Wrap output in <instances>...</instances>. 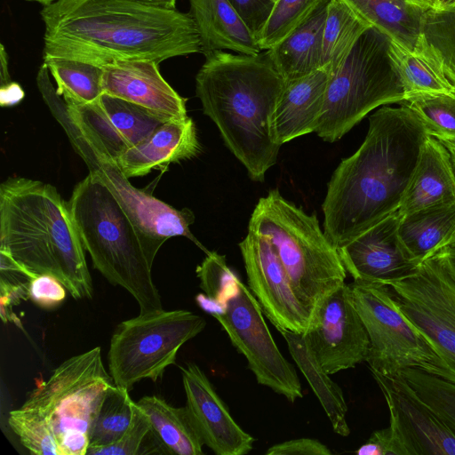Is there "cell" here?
<instances>
[{
    "label": "cell",
    "instance_id": "obj_1",
    "mask_svg": "<svg viewBox=\"0 0 455 455\" xmlns=\"http://www.w3.org/2000/svg\"><path fill=\"white\" fill-rule=\"evenodd\" d=\"M44 58L104 67L201 52L189 13L127 0H58L43 6Z\"/></svg>",
    "mask_w": 455,
    "mask_h": 455
},
{
    "label": "cell",
    "instance_id": "obj_2",
    "mask_svg": "<svg viewBox=\"0 0 455 455\" xmlns=\"http://www.w3.org/2000/svg\"><path fill=\"white\" fill-rule=\"evenodd\" d=\"M428 136L403 102L370 116L363 142L332 173L322 205L323 232L337 249L398 211Z\"/></svg>",
    "mask_w": 455,
    "mask_h": 455
},
{
    "label": "cell",
    "instance_id": "obj_3",
    "mask_svg": "<svg viewBox=\"0 0 455 455\" xmlns=\"http://www.w3.org/2000/svg\"><path fill=\"white\" fill-rule=\"evenodd\" d=\"M284 84L267 51L253 55L215 51L205 56L196 76L204 114L254 181H263L277 161L281 145L272 120Z\"/></svg>",
    "mask_w": 455,
    "mask_h": 455
},
{
    "label": "cell",
    "instance_id": "obj_4",
    "mask_svg": "<svg viewBox=\"0 0 455 455\" xmlns=\"http://www.w3.org/2000/svg\"><path fill=\"white\" fill-rule=\"evenodd\" d=\"M0 250L36 275L54 276L74 299H92L84 248L68 203L53 186L27 178L1 184Z\"/></svg>",
    "mask_w": 455,
    "mask_h": 455
},
{
    "label": "cell",
    "instance_id": "obj_5",
    "mask_svg": "<svg viewBox=\"0 0 455 455\" xmlns=\"http://www.w3.org/2000/svg\"><path fill=\"white\" fill-rule=\"evenodd\" d=\"M68 206L94 267L131 293L140 313L163 309L151 274L156 252L103 182L89 173L75 187Z\"/></svg>",
    "mask_w": 455,
    "mask_h": 455
},
{
    "label": "cell",
    "instance_id": "obj_6",
    "mask_svg": "<svg viewBox=\"0 0 455 455\" xmlns=\"http://www.w3.org/2000/svg\"><path fill=\"white\" fill-rule=\"evenodd\" d=\"M248 229L270 241L311 315L328 293L345 283L347 271L338 249L322 231L316 215L307 214L278 189L259 198Z\"/></svg>",
    "mask_w": 455,
    "mask_h": 455
},
{
    "label": "cell",
    "instance_id": "obj_7",
    "mask_svg": "<svg viewBox=\"0 0 455 455\" xmlns=\"http://www.w3.org/2000/svg\"><path fill=\"white\" fill-rule=\"evenodd\" d=\"M405 100L391 52V39L368 28L337 65L326 89L315 132L328 142L340 140L371 111Z\"/></svg>",
    "mask_w": 455,
    "mask_h": 455
},
{
    "label": "cell",
    "instance_id": "obj_8",
    "mask_svg": "<svg viewBox=\"0 0 455 455\" xmlns=\"http://www.w3.org/2000/svg\"><path fill=\"white\" fill-rule=\"evenodd\" d=\"M112 384L101 348L96 347L61 363L48 380L33 389L21 407L48 420L60 455H86L93 423Z\"/></svg>",
    "mask_w": 455,
    "mask_h": 455
},
{
    "label": "cell",
    "instance_id": "obj_9",
    "mask_svg": "<svg viewBox=\"0 0 455 455\" xmlns=\"http://www.w3.org/2000/svg\"><path fill=\"white\" fill-rule=\"evenodd\" d=\"M205 320L191 311L140 313L122 322L110 339L108 370L115 385L129 391L141 379H160L180 348L198 335Z\"/></svg>",
    "mask_w": 455,
    "mask_h": 455
},
{
    "label": "cell",
    "instance_id": "obj_10",
    "mask_svg": "<svg viewBox=\"0 0 455 455\" xmlns=\"http://www.w3.org/2000/svg\"><path fill=\"white\" fill-rule=\"evenodd\" d=\"M349 287L369 336L371 371L392 376L418 368L455 383V372L399 310L388 285L354 281Z\"/></svg>",
    "mask_w": 455,
    "mask_h": 455
},
{
    "label": "cell",
    "instance_id": "obj_11",
    "mask_svg": "<svg viewBox=\"0 0 455 455\" xmlns=\"http://www.w3.org/2000/svg\"><path fill=\"white\" fill-rule=\"evenodd\" d=\"M210 315L220 323L233 346L246 358L259 384L291 403L303 396L296 370L279 351L259 303L236 275L226 287L217 308Z\"/></svg>",
    "mask_w": 455,
    "mask_h": 455
},
{
    "label": "cell",
    "instance_id": "obj_12",
    "mask_svg": "<svg viewBox=\"0 0 455 455\" xmlns=\"http://www.w3.org/2000/svg\"><path fill=\"white\" fill-rule=\"evenodd\" d=\"M387 285L399 310L455 372V283L440 256L434 252Z\"/></svg>",
    "mask_w": 455,
    "mask_h": 455
},
{
    "label": "cell",
    "instance_id": "obj_13",
    "mask_svg": "<svg viewBox=\"0 0 455 455\" xmlns=\"http://www.w3.org/2000/svg\"><path fill=\"white\" fill-rule=\"evenodd\" d=\"M304 336L330 375L366 362L370 339L349 284L337 287L317 304Z\"/></svg>",
    "mask_w": 455,
    "mask_h": 455
},
{
    "label": "cell",
    "instance_id": "obj_14",
    "mask_svg": "<svg viewBox=\"0 0 455 455\" xmlns=\"http://www.w3.org/2000/svg\"><path fill=\"white\" fill-rule=\"evenodd\" d=\"M239 248L247 275L248 287L263 313L277 329L305 333L310 311L296 294L291 279L270 241L248 229Z\"/></svg>",
    "mask_w": 455,
    "mask_h": 455
},
{
    "label": "cell",
    "instance_id": "obj_15",
    "mask_svg": "<svg viewBox=\"0 0 455 455\" xmlns=\"http://www.w3.org/2000/svg\"><path fill=\"white\" fill-rule=\"evenodd\" d=\"M371 372L386 400L399 455H455V434L401 373Z\"/></svg>",
    "mask_w": 455,
    "mask_h": 455
},
{
    "label": "cell",
    "instance_id": "obj_16",
    "mask_svg": "<svg viewBox=\"0 0 455 455\" xmlns=\"http://www.w3.org/2000/svg\"><path fill=\"white\" fill-rule=\"evenodd\" d=\"M87 167L89 173L96 175L110 190L156 253L167 239L174 236H185L208 251L190 231L189 227L195 220L190 210H177L135 188L116 162L105 159L98 153L96 161Z\"/></svg>",
    "mask_w": 455,
    "mask_h": 455
},
{
    "label": "cell",
    "instance_id": "obj_17",
    "mask_svg": "<svg viewBox=\"0 0 455 455\" xmlns=\"http://www.w3.org/2000/svg\"><path fill=\"white\" fill-rule=\"evenodd\" d=\"M398 211L338 248L343 266L354 281L387 284L413 273L419 263L398 235Z\"/></svg>",
    "mask_w": 455,
    "mask_h": 455
},
{
    "label": "cell",
    "instance_id": "obj_18",
    "mask_svg": "<svg viewBox=\"0 0 455 455\" xmlns=\"http://www.w3.org/2000/svg\"><path fill=\"white\" fill-rule=\"evenodd\" d=\"M186 409L204 445L217 455H244L254 438L235 421L204 371L195 363L180 366Z\"/></svg>",
    "mask_w": 455,
    "mask_h": 455
},
{
    "label": "cell",
    "instance_id": "obj_19",
    "mask_svg": "<svg viewBox=\"0 0 455 455\" xmlns=\"http://www.w3.org/2000/svg\"><path fill=\"white\" fill-rule=\"evenodd\" d=\"M158 65L153 60H120L102 67L103 93L171 119L187 117L186 99L164 80Z\"/></svg>",
    "mask_w": 455,
    "mask_h": 455
},
{
    "label": "cell",
    "instance_id": "obj_20",
    "mask_svg": "<svg viewBox=\"0 0 455 455\" xmlns=\"http://www.w3.org/2000/svg\"><path fill=\"white\" fill-rule=\"evenodd\" d=\"M331 65L299 78L285 81L276 103L272 128L281 146L302 135L315 132L321 116Z\"/></svg>",
    "mask_w": 455,
    "mask_h": 455
},
{
    "label": "cell",
    "instance_id": "obj_21",
    "mask_svg": "<svg viewBox=\"0 0 455 455\" xmlns=\"http://www.w3.org/2000/svg\"><path fill=\"white\" fill-rule=\"evenodd\" d=\"M200 151L196 124L187 116L171 119L157 127L147 139L126 149L116 164L130 179L190 159Z\"/></svg>",
    "mask_w": 455,
    "mask_h": 455
},
{
    "label": "cell",
    "instance_id": "obj_22",
    "mask_svg": "<svg viewBox=\"0 0 455 455\" xmlns=\"http://www.w3.org/2000/svg\"><path fill=\"white\" fill-rule=\"evenodd\" d=\"M189 4L188 13L204 56L223 50L249 55L261 52L257 38L229 0H189Z\"/></svg>",
    "mask_w": 455,
    "mask_h": 455
},
{
    "label": "cell",
    "instance_id": "obj_23",
    "mask_svg": "<svg viewBox=\"0 0 455 455\" xmlns=\"http://www.w3.org/2000/svg\"><path fill=\"white\" fill-rule=\"evenodd\" d=\"M455 203V172L447 148L435 137L425 140L398 212L401 216Z\"/></svg>",
    "mask_w": 455,
    "mask_h": 455
},
{
    "label": "cell",
    "instance_id": "obj_24",
    "mask_svg": "<svg viewBox=\"0 0 455 455\" xmlns=\"http://www.w3.org/2000/svg\"><path fill=\"white\" fill-rule=\"evenodd\" d=\"M330 0H323L311 15L276 45L267 50L285 81L323 67V35Z\"/></svg>",
    "mask_w": 455,
    "mask_h": 455
},
{
    "label": "cell",
    "instance_id": "obj_25",
    "mask_svg": "<svg viewBox=\"0 0 455 455\" xmlns=\"http://www.w3.org/2000/svg\"><path fill=\"white\" fill-rule=\"evenodd\" d=\"M371 26L415 52L421 40L425 9L412 0H341Z\"/></svg>",
    "mask_w": 455,
    "mask_h": 455
},
{
    "label": "cell",
    "instance_id": "obj_26",
    "mask_svg": "<svg viewBox=\"0 0 455 455\" xmlns=\"http://www.w3.org/2000/svg\"><path fill=\"white\" fill-rule=\"evenodd\" d=\"M279 332L284 338L291 357L321 403L334 432L347 436L350 433L347 422V407L341 388L319 364L304 333L288 330H281Z\"/></svg>",
    "mask_w": 455,
    "mask_h": 455
},
{
    "label": "cell",
    "instance_id": "obj_27",
    "mask_svg": "<svg viewBox=\"0 0 455 455\" xmlns=\"http://www.w3.org/2000/svg\"><path fill=\"white\" fill-rule=\"evenodd\" d=\"M455 228V203L400 215L398 235L411 255L420 263L443 246Z\"/></svg>",
    "mask_w": 455,
    "mask_h": 455
},
{
    "label": "cell",
    "instance_id": "obj_28",
    "mask_svg": "<svg viewBox=\"0 0 455 455\" xmlns=\"http://www.w3.org/2000/svg\"><path fill=\"white\" fill-rule=\"evenodd\" d=\"M137 403L169 454H204V443L185 406L174 407L156 395L143 396Z\"/></svg>",
    "mask_w": 455,
    "mask_h": 455
},
{
    "label": "cell",
    "instance_id": "obj_29",
    "mask_svg": "<svg viewBox=\"0 0 455 455\" xmlns=\"http://www.w3.org/2000/svg\"><path fill=\"white\" fill-rule=\"evenodd\" d=\"M391 52L403 84L405 100L417 94H455V86L421 42L411 52L391 40Z\"/></svg>",
    "mask_w": 455,
    "mask_h": 455
},
{
    "label": "cell",
    "instance_id": "obj_30",
    "mask_svg": "<svg viewBox=\"0 0 455 455\" xmlns=\"http://www.w3.org/2000/svg\"><path fill=\"white\" fill-rule=\"evenodd\" d=\"M68 111L82 134L91 142L98 155L117 162L130 148L101 107L100 100L92 103L65 100Z\"/></svg>",
    "mask_w": 455,
    "mask_h": 455
},
{
    "label": "cell",
    "instance_id": "obj_31",
    "mask_svg": "<svg viewBox=\"0 0 455 455\" xmlns=\"http://www.w3.org/2000/svg\"><path fill=\"white\" fill-rule=\"evenodd\" d=\"M65 100L78 103L98 101L103 94V68L95 64L66 58H44Z\"/></svg>",
    "mask_w": 455,
    "mask_h": 455
},
{
    "label": "cell",
    "instance_id": "obj_32",
    "mask_svg": "<svg viewBox=\"0 0 455 455\" xmlns=\"http://www.w3.org/2000/svg\"><path fill=\"white\" fill-rule=\"evenodd\" d=\"M371 26L341 0H330L323 35V67L337 65Z\"/></svg>",
    "mask_w": 455,
    "mask_h": 455
},
{
    "label": "cell",
    "instance_id": "obj_33",
    "mask_svg": "<svg viewBox=\"0 0 455 455\" xmlns=\"http://www.w3.org/2000/svg\"><path fill=\"white\" fill-rule=\"evenodd\" d=\"M135 405L128 389L112 384L104 395L93 423L89 447L117 442L132 423Z\"/></svg>",
    "mask_w": 455,
    "mask_h": 455
},
{
    "label": "cell",
    "instance_id": "obj_34",
    "mask_svg": "<svg viewBox=\"0 0 455 455\" xmlns=\"http://www.w3.org/2000/svg\"><path fill=\"white\" fill-rule=\"evenodd\" d=\"M420 42L455 86V4L426 10Z\"/></svg>",
    "mask_w": 455,
    "mask_h": 455
},
{
    "label": "cell",
    "instance_id": "obj_35",
    "mask_svg": "<svg viewBox=\"0 0 455 455\" xmlns=\"http://www.w3.org/2000/svg\"><path fill=\"white\" fill-rule=\"evenodd\" d=\"M100 103L130 147L147 139L171 118L138 104L103 93Z\"/></svg>",
    "mask_w": 455,
    "mask_h": 455
},
{
    "label": "cell",
    "instance_id": "obj_36",
    "mask_svg": "<svg viewBox=\"0 0 455 455\" xmlns=\"http://www.w3.org/2000/svg\"><path fill=\"white\" fill-rule=\"evenodd\" d=\"M400 373L455 434V383L418 368H406Z\"/></svg>",
    "mask_w": 455,
    "mask_h": 455
},
{
    "label": "cell",
    "instance_id": "obj_37",
    "mask_svg": "<svg viewBox=\"0 0 455 455\" xmlns=\"http://www.w3.org/2000/svg\"><path fill=\"white\" fill-rule=\"evenodd\" d=\"M403 103L415 113L430 136L438 140H455V94H417Z\"/></svg>",
    "mask_w": 455,
    "mask_h": 455
},
{
    "label": "cell",
    "instance_id": "obj_38",
    "mask_svg": "<svg viewBox=\"0 0 455 455\" xmlns=\"http://www.w3.org/2000/svg\"><path fill=\"white\" fill-rule=\"evenodd\" d=\"M323 0H275L258 37L261 51L276 45L316 9Z\"/></svg>",
    "mask_w": 455,
    "mask_h": 455
},
{
    "label": "cell",
    "instance_id": "obj_39",
    "mask_svg": "<svg viewBox=\"0 0 455 455\" xmlns=\"http://www.w3.org/2000/svg\"><path fill=\"white\" fill-rule=\"evenodd\" d=\"M8 424L21 444L32 454L60 455L50 423L37 411L23 407L11 411Z\"/></svg>",
    "mask_w": 455,
    "mask_h": 455
},
{
    "label": "cell",
    "instance_id": "obj_40",
    "mask_svg": "<svg viewBox=\"0 0 455 455\" xmlns=\"http://www.w3.org/2000/svg\"><path fill=\"white\" fill-rule=\"evenodd\" d=\"M36 275L17 262L8 252L0 250V305H12L28 299L29 285Z\"/></svg>",
    "mask_w": 455,
    "mask_h": 455
},
{
    "label": "cell",
    "instance_id": "obj_41",
    "mask_svg": "<svg viewBox=\"0 0 455 455\" xmlns=\"http://www.w3.org/2000/svg\"><path fill=\"white\" fill-rule=\"evenodd\" d=\"M151 429L147 414L136 402L132 423L124 435L112 444L89 447L86 455H140Z\"/></svg>",
    "mask_w": 455,
    "mask_h": 455
},
{
    "label": "cell",
    "instance_id": "obj_42",
    "mask_svg": "<svg viewBox=\"0 0 455 455\" xmlns=\"http://www.w3.org/2000/svg\"><path fill=\"white\" fill-rule=\"evenodd\" d=\"M67 291L66 287L54 276L39 275L30 283L28 298L41 307L52 308L65 299Z\"/></svg>",
    "mask_w": 455,
    "mask_h": 455
},
{
    "label": "cell",
    "instance_id": "obj_43",
    "mask_svg": "<svg viewBox=\"0 0 455 455\" xmlns=\"http://www.w3.org/2000/svg\"><path fill=\"white\" fill-rule=\"evenodd\" d=\"M257 38L270 13L272 0H229ZM259 44V43H258Z\"/></svg>",
    "mask_w": 455,
    "mask_h": 455
},
{
    "label": "cell",
    "instance_id": "obj_44",
    "mask_svg": "<svg viewBox=\"0 0 455 455\" xmlns=\"http://www.w3.org/2000/svg\"><path fill=\"white\" fill-rule=\"evenodd\" d=\"M267 455H331V450L318 440L298 438L276 443L266 451Z\"/></svg>",
    "mask_w": 455,
    "mask_h": 455
},
{
    "label": "cell",
    "instance_id": "obj_45",
    "mask_svg": "<svg viewBox=\"0 0 455 455\" xmlns=\"http://www.w3.org/2000/svg\"><path fill=\"white\" fill-rule=\"evenodd\" d=\"M358 455H399L390 427L374 431L370 438L360 446Z\"/></svg>",
    "mask_w": 455,
    "mask_h": 455
},
{
    "label": "cell",
    "instance_id": "obj_46",
    "mask_svg": "<svg viewBox=\"0 0 455 455\" xmlns=\"http://www.w3.org/2000/svg\"><path fill=\"white\" fill-rule=\"evenodd\" d=\"M24 97L21 87L13 82L1 86L0 103L3 107L12 106L19 103Z\"/></svg>",
    "mask_w": 455,
    "mask_h": 455
},
{
    "label": "cell",
    "instance_id": "obj_47",
    "mask_svg": "<svg viewBox=\"0 0 455 455\" xmlns=\"http://www.w3.org/2000/svg\"><path fill=\"white\" fill-rule=\"evenodd\" d=\"M442 259L455 283V242L450 243L435 251Z\"/></svg>",
    "mask_w": 455,
    "mask_h": 455
},
{
    "label": "cell",
    "instance_id": "obj_48",
    "mask_svg": "<svg viewBox=\"0 0 455 455\" xmlns=\"http://www.w3.org/2000/svg\"><path fill=\"white\" fill-rule=\"evenodd\" d=\"M0 62H1V68H0V81H1V86H4L5 84H10L11 77L8 71V55L5 52L4 46L1 44H0Z\"/></svg>",
    "mask_w": 455,
    "mask_h": 455
},
{
    "label": "cell",
    "instance_id": "obj_49",
    "mask_svg": "<svg viewBox=\"0 0 455 455\" xmlns=\"http://www.w3.org/2000/svg\"><path fill=\"white\" fill-rule=\"evenodd\" d=\"M141 4H146L154 7H159L164 9H176L177 0H127Z\"/></svg>",
    "mask_w": 455,
    "mask_h": 455
},
{
    "label": "cell",
    "instance_id": "obj_50",
    "mask_svg": "<svg viewBox=\"0 0 455 455\" xmlns=\"http://www.w3.org/2000/svg\"><path fill=\"white\" fill-rule=\"evenodd\" d=\"M418 4L425 9H442L455 4V0H419Z\"/></svg>",
    "mask_w": 455,
    "mask_h": 455
},
{
    "label": "cell",
    "instance_id": "obj_51",
    "mask_svg": "<svg viewBox=\"0 0 455 455\" xmlns=\"http://www.w3.org/2000/svg\"><path fill=\"white\" fill-rule=\"evenodd\" d=\"M452 242H455V228L452 230V232L449 235V236L447 237V239L445 240L444 243L443 244V246L450 243H452ZM442 246V247H443ZM441 248V247H440ZM437 251V250H436Z\"/></svg>",
    "mask_w": 455,
    "mask_h": 455
},
{
    "label": "cell",
    "instance_id": "obj_52",
    "mask_svg": "<svg viewBox=\"0 0 455 455\" xmlns=\"http://www.w3.org/2000/svg\"><path fill=\"white\" fill-rule=\"evenodd\" d=\"M26 1L36 2V3H39L40 4H42L43 6H45V5L51 4L58 1V0H26Z\"/></svg>",
    "mask_w": 455,
    "mask_h": 455
},
{
    "label": "cell",
    "instance_id": "obj_53",
    "mask_svg": "<svg viewBox=\"0 0 455 455\" xmlns=\"http://www.w3.org/2000/svg\"><path fill=\"white\" fill-rule=\"evenodd\" d=\"M413 1H414L415 3H417V4H418V2H419V0H413Z\"/></svg>",
    "mask_w": 455,
    "mask_h": 455
},
{
    "label": "cell",
    "instance_id": "obj_54",
    "mask_svg": "<svg viewBox=\"0 0 455 455\" xmlns=\"http://www.w3.org/2000/svg\"><path fill=\"white\" fill-rule=\"evenodd\" d=\"M272 1H273V4H274L275 0H272Z\"/></svg>",
    "mask_w": 455,
    "mask_h": 455
}]
</instances>
